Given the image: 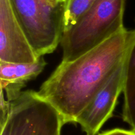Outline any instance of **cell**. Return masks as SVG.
Here are the masks:
<instances>
[{"label": "cell", "mask_w": 135, "mask_h": 135, "mask_svg": "<svg viewBox=\"0 0 135 135\" xmlns=\"http://www.w3.org/2000/svg\"><path fill=\"white\" fill-rule=\"evenodd\" d=\"M135 30L124 28L70 62H62L42 83L38 94L58 110L65 124L76 119L125 60Z\"/></svg>", "instance_id": "cell-1"}, {"label": "cell", "mask_w": 135, "mask_h": 135, "mask_svg": "<svg viewBox=\"0 0 135 135\" xmlns=\"http://www.w3.org/2000/svg\"><path fill=\"white\" fill-rule=\"evenodd\" d=\"M126 0H96L75 24L63 32L62 62H70L124 29Z\"/></svg>", "instance_id": "cell-2"}, {"label": "cell", "mask_w": 135, "mask_h": 135, "mask_svg": "<svg viewBox=\"0 0 135 135\" xmlns=\"http://www.w3.org/2000/svg\"><path fill=\"white\" fill-rule=\"evenodd\" d=\"M16 18L38 57L54 52L65 29L64 0H9Z\"/></svg>", "instance_id": "cell-3"}, {"label": "cell", "mask_w": 135, "mask_h": 135, "mask_svg": "<svg viewBox=\"0 0 135 135\" xmlns=\"http://www.w3.org/2000/svg\"><path fill=\"white\" fill-rule=\"evenodd\" d=\"M10 102L0 135H61L65 124L60 112L38 91L26 90Z\"/></svg>", "instance_id": "cell-4"}, {"label": "cell", "mask_w": 135, "mask_h": 135, "mask_svg": "<svg viewBox=\"0 0 135 135\" xmlns=\"http://www.w3.org/2000/svg\"><path fill=\"white\" fill-rule=\"evenodd\" d=\"M125 62L76 119L86 135H96L112 116L119 96L123 90Z\"/></svg>", "instance_id": "cell-5"}, {"label": "cell", "mask_w": 135, "mask_h": 135, "mask_svg": "<svg viewBox=\"0 0 135 135\" xmlns=\"http://www.w3.org/2000/svg\"><path fill=\"white\" fill-rule=\"evenodd\" d=\"M40 57L26 38L9 0H0V62H34Z\"/></svg>", "instance_id": "cell-6"}, {"label": "cell", "mask_w": 135, "mask_h": 135, "mask_svg": "<svg viewBox=\"0 0 135 135\" xmlns=\"http://www.w3.org/2000/svg\"><path fill=\"white\" fill-rule=\"evenodd\" d=\"M46 64L43 56L30 63L0 62V87L5 93L7 100L17 99L26 83L40 75Z\"/></svg>", "instance_id": "cell-7"}, {"label": "cell", "mask_w": 135, "mask_h": 135, "mask_svg": "<svg viewBox=\"0 0 135 135\" xmlns=\"http://www.w3.org/2000/svg\"><path fill=\"white\" fill-rule=\"evenodd\" d=\"M123 93V120L135 131V37L125 60Z\"/></svg>", "instance_id": "cell-8"}, {"label": "cell", "mask_w": 135, "mask_h": 135, "mask_svg": "<svg viewBox=\"0 0 135 135\" xmlns=\"http://www.w3.org/2000/svg\"><path fill=\"white\" fill-rule=\"evenodd\" d=\"M96 0H64L65 29H69L85 14Z\"/></svg>", "instance_id": "cell-9"}, {"label": "cell", "mask_w": 135, "mask_h": 135, "mask_svg": "<svg viewBox=\"0 0 135 135\" xmlns=\"http://www.w3.org/2000/svg\"><path fill=\"white\" fill-rule=\"evenodd\" d=\"M10 111V102L5 99L4 91L1 89L0 99V127L5 124Z\"/></svg>", "instance_id": "cell-10"}, {"label": "cell", "mask_w": 135, "mask_h": 135, "mask_svg": "<svg viewBox=\"0 0 135 135\" xmlns=\"http://www.w3.org/2000/svg\"><path fill=\"white\" fill-rule=\"evenodd\" d=\"M98 135H135V131L133 130H129L117 128L104 131Z\"/></svg>", "instance_id": "cell-11"}, {"label": "cell", "mask_w": 135, "mask_h": 135, "mask_svg": "<svg viewBox=\"0 0 135 135\" xmlns=\"http://www.w3.org/2000/svg\"><path fill=\"white\" fill-rule=\"evenodd\" d=\"M56 1H63V0H56Z\"/></svg>", "instance_id": "cell-12"}]
</instances>
